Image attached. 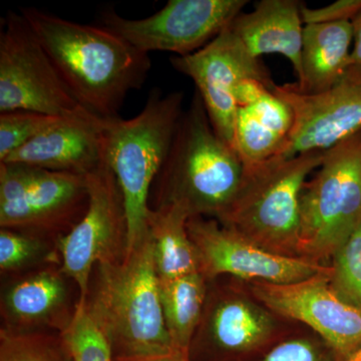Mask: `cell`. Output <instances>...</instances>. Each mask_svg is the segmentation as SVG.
Here are the masks:
<instances>
[{
  "label": "cell",
  "instance_id": "obj_24",
  "mask_svg": "<svg viewBox=\"0 0 361 361\" xmlns=\"http://www.w3.org/2000/svg\"><path fill=\"white\" fill-rule=\"evenodd\" d=\"M0 361H73L63 334L0 329Z\"/></svg>",
  "mask_w": 361,
  "mask_h": 361
},
{
  "label": "cell",
  "instance_id": "obj_10",
  "mask_svg": "<svg viewBox=\"0 0 361 361\" xmlns=\"http://www.w3.org/2000/svg\"><path fill=\"white\" fill-rule=\"evenodd\" d=\"M247 0H170L148 18L130 20L115 9L102 11L104 27L139 51L185 56L203 49L243 11Z\"/></svg>",
  "mask_w": 361,
  "mask_h": 361
},
{
  "label": "cell",
  "instance_id": "obj_23",
  "mask_svg": "<svg viewBox=\"0 0 361 361\" xmlns=\"http://www.w3.org/2000/svg\"><path fill=\"white\" fill-rule=\"evenodd\" d=\"M285 140L259 120L250 106L238 108L234 149L244 167L257 165L277 155Z\"/></svg>",
  "mask_w": 361,
  "mask_h": 361
},
{
  "label": "cell",
  "instance_id": "obj_15",
  "mask_svg": "<svg viewBox=\"0 0 361 361\" xmlns=\"http://www.w3.org/2000/svg\"><path fill=\"white\" fill-rule=\"evenodd\" d=\"M273 92L290 106L293 126L279 153L290 159L325 152L361 130V70L349 68L334 87L306 94L296 84L275 85Z\"/></svg>",
  "mask_w": 361,
  "mask_h": 361
},
{
  "label": "cell",
  "instance_id": "obj_32",
  "mask_svg": "<svg viewBox=\"0 0 361 361\" xmlns=\"http://www.w3.org/2000/svg\"><path fill=\"white\" fill-rule=\"evenodd\" d=\"M115 361H191L189 353L185 351L175 350L166 355L142 356V357L115 358Z\"/></svg>",
  "mask_w": 361,
  "mask_h": 361
},
{
  "label": "cell",
  "instance_id": "obj_30",
  "mask_svg": "<svg viewBox=\"0 0 361 361\" xmlns=\"http://www.w3.org/2000/svg\"><path fill=\"white\" fill-rule=\"evenodd\" d=\"M273 92L264 82L254 78L240 80L234 90V99L238 108L252 106L259 101L266 92Z\"/></svg>",
  "mask_w": 361,
  "mask_h": 361
},
{
  "label": "cell",
  "instance_id": "obj_31",
  "mask_svg": "<svg viewBox=\"0 0 361 361\" xmlns=\"http://www.w3.org/2000/svg\"><path fill=\"white\" fill-rule=\"evenodd\" d=\"M353 32V49H351L350 68L361 70V11L351 20Z\"/></svg>",
  "mask_w": 361,
  "mask_h": 361
},
{
  "label": "cell",
  "instance_id": "obj_1",
  "mask_svg": "<svg viewBox=\"0 0 361 361\" xmlns=\"http://www.w3.org/2000/svg\"><path fill=\"white\" fill-rule=\"evenodd\" d=\"M20 13L71 94L94 115L120 116L128 94L148 78L149 54L104 26L82 25L35 7H21Z\"/></svg>",
  "mask_w": 361,
  "mask_h": 361
},
{
  "label": "cell",
  "instance_id": "obj_11",
  "mask_svg": "<svg viewBox=\"0 0 361 361\" xmlns=\"http://www.w3.org/2000/svg\"><path fill=\"white\" fill-rule=\"evenodd\" d=\"M329 273L292 283L252 281L247 286L271 312L312 329L337 361H343L361 346V306L332 286Z\"/></svg>",
  "mask_w": 361,
  "mask_h": 361
},
{
  "label": "cell",
  "instance_id": "obj_21",
  "mask_svg": "<svg viewBox=\"0 0 361 361\" xmlns=\"http://www.w3.org/2000/svg\"><path fill=\"white\" fill-rule=\"evenodd\" d=\"M208 281L201 273L160 280L161 310L166 327L177 350L189 353L205 306Z\"/></svg>",
  "mask_w": 361,
  "mask_h": 361
},
{
  "label": "cell",
  "instance_id": "obj_29",
  "mask_svg": "<svg viewBox=\"0 0 361 361\" xmlns=\"http://www.w3.org/2000/svg\"><path fill=\"white\" fill-rule=\"evenodd\" d=\"M361 11V0H338L320 8H310L303 4L301 16L304 25L315 23L351 21Z\"/></svg>",
  "mask_w": 361,
  "mask_h": 361
},
{
  "label": "cell",
  "instance_id": "obj_8",
  "mask_svg": "<svg viewBox=\"0 0 361 361\" xmlns=\"http://www.w3.org/2000/svg\"><path fill=\"white\" fill-rule=\"evenodd\" d=\"M2 23L0 114L28 111L68 118L89 111L71 94L20 11H9Z\"/></svg>",
  "mask_w": 361,
  "mask_h": 361
},
{
  "label": "cell",
  "instance_id": "obj_22",
  "mask_svg": "<svg viewBox=\"0 0 361 361\" xmlns=\"http://www.w3.org/2000/svg\"><path fill=\"white\" fill-rule=\"evenodd\" d=\"M58 240L42 233L1 228V277L23 274L47 265L61 264Z\"/></svg>",
  "mask_w": 361,
  "mask_h": 361
},
{
  "label": "cell",
  "instance_id": "obj_2",
  "mask_svg": "<svg viewBox=\"0 0 361 361\" xmlns=\"http://www.w3.org/2000/svg\"><path fill=\"white\" fill-rule=\"evenodd\" d=\"M244 165L214 130L200 94L183 111L149 197V210L177 208L217 220L238 191Z\"/></svg>",
  "mask_w": 361,
  "mask_h": 361
},
{
  "label": "cell",
  "instance_id": "obj_7",
  "mask_svg": "<svg viewBox=\"0 0 361 361\" xmlns=\"http://www.w3.org/2000/svg\"><path fill=\"white\" fill-rule=\"evenodd\" d=\"M89 202L85 176L0 163V228L59 239L84 218Z\"/></svg>",
  "mask_w": 361,
  "mask_h": 361
},
{
  "label": "cell",
  "instance_id": "obj_18",
  "mask_svg": "<svg viewBox=\"0 0 361 361\" xmlns=\"http://www.w3.org/2000/svg\"><path fill=\"white\" fill-rule=\"evenodd\" d=\"M296 0H262L250 13H241L230 28L252 56L278 54L290 61L297 80L301 75L304 23Z\"/></svg>",
  "mask_w": 361,
  "mask_h": 361
},
{
  "label": "cell",
  "instance_id": "obj_12",
  "mask_svg": "<svg viewBox=\"0 0 361 361\" xmlns=\"http://www.w3.org/2000/svg\"><path fill=\"white\" fill-rule=\"evenodd\" d=\"M242 286L234 278L208 281L203 314L189 348L191 361H228L263 348L277 334L279 316Z\"/></svg>",
  "mask_w": 361,
  "mask_h": 361
},
{
  "label": "cell",
  "instance_id": "obj_3",
  "mask_svg": "<svg viewBox=\"0 0 361 361\" xmlns=\"http://www.w3.org/2000/svg\"><path fill=\"white\" fill-rule=\"evenodd\" d=\"M85 305L110 342L115 358L175 350L164 320L149 233L121 262L94 267Z\"/></svg>",
  "mask_w": 361,
  "mask_h": 361
},
{
  "label": "cell",
  "instance_id": "obj_16",
  "mask_svg": "<svg viewBox=\"0 0 361 361\" xmlns=\"http://www.w3.org/2000/svg\"><path fill=\"white\" fill-rule=\"evenodd\" d=\"M80 304V288L61 264L2 278L0 329L14 334H63Z\"/></svg>",
  "mask_w": 361,
  "mask_h": 361
},
{
  "label": "cell",
  "instance_id": "obj_6",
  "mask_svg": "<svg viewBox=\"0 0 361 361\" xmlns=\"http://www.w3.org/2000/svg\"><path fill=\"white\" fill-rule=\"evenodd\" d=\"M300 209V257L327 265L361 223V130L325 151Z\"/></svg>",
  "mask_w": 361,
  "mask_h": 361
},
{
  "label": "cell",
  "instance_id": "obj_27",
  "mask_svg": "<svg viewBox=\"0 0 361 361\" xmlns=\"http://www.w3.org/2000/svg\"><path fill=\"white\" fill-rule=\"evenodd\" d=\"M61 118L28 111L0 114V163Z\"/></svg>",
  "mask_w": 361,
  "mask_h": 361
},
{
  "label": "cell",
  "instance_id": "obj_9",
  "mask_svg": "<svg viewBox=\"0 0 361 361\" xmlns=\"http://www.w3.org/2000/svg\"><path fill=\"white\" fill-rule=\"evenodd\" d=\"M85 177L90 195L87 212L58 240L61 267L80 288V304L87 299L94 267L121 262L129 245L125 201L108 161Z\"/></svg>",
  "mask_w": 361,
  "mask_h": 361
},
{
  "label": "cell",
  "instance_id": "obj_5",
  "mask_svg": "<svg viewBox=\"0 0 361 361\" xmlns=\"http://www.w3.org/2000/svg\"><path fill=\"white\" fill-rule=\"evenodd\" d=\"M184 92H149L139 115L104 118L106 161L120 185L128 219V251L147 233L149 197L184 111Z\"/></svg>",
  "mask_w": 361,
  "mask_h": 361
},
{
  "label": "cell",
  "instance_id": "obj_33",
  "mask_svg": "<svg viewBox=\"0 0 361 361\" xmlns=\"http://www.w3.org/2000/svg\"><path fill=\"white\" fill-rule=\"evenodd\" d=\"M343 361H361V346L355 351V353H353V355H351L348 358H346V360H344Z\"/></svg>",
  "mask_w": 361,
  "mask_h": 361
},
{
  "label": "cell",
  "instance_id": "obj_25",
  "mask_svg": "<svg viewBox=\"0 0 361 361\" xmlns=\"http://www.w3.org/2000/svg\"><path fill=\"white\" fill-rule=\"evenodd\" d=\"M61 334L73 361H115L110 342L85 304H80L70 327Z\"/></svg>",
  "mask_w": 361,
  "mask_h": 361
},
{
  "label": "cell",
  "instance_id": "obj_17",
  "mask_svg": "<svg viewBox=\"0 0 361 361\" xmlns=\"http://www.w3.org/2000/svg\"><path fill=\"white\" fill-rule=\"evenodd\" d=\"M106 161L104 118L85 111L61 118L1 163L87 176Z\"/></svg>",
  "mask_w": 361,
  "mask_h": 361
},
{
  "label": "cell",
  "instance_id": "obj_20",
  "mask_svg": "<svg viewBox=\"0 0 361 361\" xmlns=\"http://www.w3.org/2000/svg\"><path fill=\"white\" fill-rule=\"evenodd\" d=\"M188 220L186 214L177 208L149 211L147 229L160 280L199 272L198 255L188 233Z\"/></svg>",
  "mask_w": 361,
  "mask_h": 361
},
{
  "label": "cell",
  "instance_id": "obj_13",
  "mask_svg": "<svg viewBox=\"0 0 361 361\" xmlns=\"http://www.w3.org/2000/svg\"><path fill=\"white\" fill-rule=\"evenodd\" d=\"M187 229L198 255L199 272L207 281L231 277L244 282L292 283L329 272V264L267 250L213 218H190Z\"/></svg>",
  "mask_w": 361,
  "mask_h": 361
},
{
  "label": "cell",
  "instance_id": "obj_19",
  "mask_svg": "<svg viewBox=\"0 0 361 361\" xmlns=\"http://www.w3.org/2000/svg\"><path fill=\"white\" fill-rule=\"evenodd\" d=\"M353 42L351 21L304 25L297 87L318 94L334 87L350 68Z\"/></svg>",
  "mask_w": 361,
  "mask_h": 361
},
{
  "label": "cell",
  "instance_id": "obj_14",
  "mask_svg": "<svg viewBox=\"0 0 361 361\" xmlns=\"http://www.w3.org/2000/svg\"><path fill=\"white\" fill-rule=\"evenodd\" d=\"M173 68L193 80L214 130L234 149L237 106L234 90L240 80L254 78L274 89L269 71L247 51L230 25L203 49L171 58Z\"/></svg>",
  "mask_w": 361,
  "mask_h": 361
},
{
  "label": "cell",
  "instance_id": "obj_4",
  "mask_svg": "<svg viewBox=\"0 0 361 361\" xmlns=\"http://www.w3.org/2000/svg\"><path fill=\"white\" fill-rule=\"evenodd\" d=\"M324 153L244 167L238 191L217 220L267 250L300 257L301 195Z\"/></svg>",
  "mask_w": 361,
  "mask_h": 361
},
{
  "label": "cell",
  "instance_id": "obj_26",
  "mask_svg": "<svg viewBox=\"0 0 361 361\" xmlns=\"http://www.w3.org/2000/svg\"><path fill=\"white\" fill-rule=\"evenodd\" d=\"M329 266L332 286L361 306V223L336 249Z\"/></svg>",
  "mask_w": 361,
  "mask_h": 361
},
{
  "label": "cell",
  "instance_id": "obj_28",
  "mask_svg": "<svg viewBox=\"0 0 361 361\" xmlns=\"http://www.w3.org/2000/svg\"><path fill=\"white\" fill-rule=\"evenodd\" d=\"M257 361H332L322 344L310 337H291L280 341Z\"/></svg>",
  "mask_w": 361,
  "mask_h": 361
}]
</instances>
